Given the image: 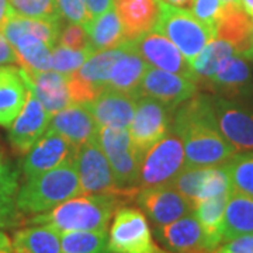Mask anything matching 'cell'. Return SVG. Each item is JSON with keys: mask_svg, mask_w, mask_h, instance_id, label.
I'll use <instances>...</instances> for the list:
<instances>
[{"mask_svg": "<svg viewBox=\"0 0 253 253\" xmlns=\"http://www.w3.org/2000/svg\"><path fill=\"white\" fill-rule=\"evenodd\" d=\"M174 111L152 97L141 96L136 100L135 114L128 129L132 144L142 156L170 132Z\"/></svg>", "mask_w": 253, "mask_h": 253, "instance_id": "9c48e42d", "label": "cell"}, {"mask_svg": "<svg viewBox=\"0 0 253 253\" xmlns=\"http://www.w3.org/2000/svg\"><path fill=\"white\" fill-rule=\"evenodd\" d=\"M11 242L16 253H62L61 234L46 225H30L17 229Z\"/></svg>", "mask_w": 253, "mask_h": 253, "instance_id": "83f0119b", "label": "cell"}, {"mask_svg": "<svg viewBox=\"0 0 253 253\" xmlns=\"http://www.w3.org/2000/svg\"><path fill=\"white\" fill-rule=\"evenodd\" d=\"M172 129L180 138L189 168L219 166L238 154L222 135L208 94L197 93L180 104L174 111Z\"/></svg>", "mask_w": 253, "mask_h": 253, "instance_id": "6da1fadb", "label": "cell"}, {"mask_svg": "<svg viewBox=\"0 0 253 253\" xmlns=\"http://www.w3.org/2000/svg\"><path fill=\"white\" fill-rule=\"evenodd\" d=\"M90 17H97L104 11L114 7V0H83Z\"/></svg>", "mask_w": 253, "mask_h": 253, "instance_id": "bcb514c9", "label": "cell"}, {"mask_svg": "<svg viewBox=\"0 0 253 253\" xmlns=\"http://www.w3.org/2000/svg\"><path fill=\"white\" fill-rule=\"evenodd\" d=\"M117 194H82L49 211L27 219L28 225H46L59 234L72 231H107L114 212L123 206Z\"/></svg>", "mask_w": 253, "mask_h": 253, "instance_id": "7a4b0ae2", "label": "cell"}, {"mask_svg": "<svg viewBox=\"0 0 253 253\" xmlns=\"http://www.w3.org/2000/svg\"><path fill=\"white\" fill-rule=\"evenodd\" d=\"M13 14L20 17L61 21V11L56 0H7Z\"/></svg>", "mask_w": 253, "mask_h": 253, "instance_id": "e575fe53", "label": "cell"}, {"mask_svg": "<svg viewBox=\"0 0 253 253\" xmlns=\"http://www.w3.org/2000/svg\"><path fill=\"white\" fill-rule=\"evenodd\" d=\"M106 156L109 159L118 189H139L138 179H139V169L144 156L136 151L134 144L110 151L106 154Z\"/></svg>", "mask_w": 253, "mask_h": 253, "instance_id": "f546056e", "label": "cell"}, {"mask_svg": "<svg viewBox=\"0 0 253 253\" xmlns=\"http://www.w3.org/2000/svg\"><path fill=\"white\" fill-rule=\"evenodd\" d=\"M83 194H117L124 199H135L139 189H118L109 159L99 141L81 145L73 159Z\"/></svg>", "mask_w": 253, "mask_h": 253, "instance_id": "5b68a950", "label": "cell"}, {"mask_svg": "<svg viewBox=\"0 0 253 253\" xmlns=\"http://www.w3.org/2000/svg\"><path fill=\"white\" fill-rule=\"evenodd\" d=\"M17 55V63L26 71H51V48L33 34H23L11 44Z\"/></svg>", "mask_w": 253, "mask_h": 253, "instance_id": "1f68e13d", "label": "cell"}, {"mask_svg": "<svg viewBox=\"0 0 253 253\" xmlns=\"http://www.w3.org/2000/svg\"><path fill=\"white\" fill-rule=\"evenodd\" d=\"M20 173L0 149V197L14 199L18 191Z\"/></svg>", "mask_w": 253, "mask_h": 253, "instance_id": "f35d334b", "label": "cell"}, {"mask_svg": "<svg viewBox=\"0 0 253 253\" xmlns=\"http://www.w3.org/2000/svg\"><path fill=\"white\" fill-rule=\"evenodd\" d=\"M228 194L196 203L193 214L196 215L204 235V245L208 252L214 253L224 241V215Z\"/></svg>", "mask_w": 253, "mask_h": 253, "instance_id": "d4e9b609", "label": "cell"}, {"mask_svg": "<svg viewBox=\"0 0 253 253\" xmlns=\"http://www.w3.org/2000/svg\"><path fill=\"white\" fill-rule=\"evenodd\" d=\"M252 44H253V30H252Z\"/></svg>", "mask_w": 253, "mask_h": 253, "instance_id": "db71d44e", "label": "cell"}, {"mask_svg": "<svg viewBox=\"0 0 253 253\" xmlns=\"http://www.w3.org/2000/svg\"><path fill=\"white\" fill-rule=\"evenodd\" d=\"M131 44L149 66L194 81L189 61L179 51V48L161 33L152 30L135 41H131Z\"/></svg>", "mask_w": 253, "mask_h": 253, "instance_id": "5bb4252c", "label": "cell"}, {"mask_svg": "<svg viewBox=\"0 0 253 253\" xmlns=\"http://www.w3.org/2000/svg\"><path fill=\"white\" fill-rule=\"evenodd\" d=\"M162 1H165V3H169V4H172V6L183 7V9L190 7V6H191V3H193V0H162Z\"/></svg>", "mask_w": 253, "mask_h": 253, "instance_id": "681fc988", "label": "cell"}, {"mask_svg": "<svg viewBox=\"0 0 253 253\" xmlns=\"http://www.w3.org/2000/svg\"><path fill=\"white\" fill-rule=\"evenodd\" d=\"M93 52V49L78 51L56 44L51 51V69L62 75H71L76 72Z\"/></svg>", "mask_w": 253, "mask_h": 253, "instance_id": "d590c367", "label": "cell"}, {"mask_svg": "<svg viewBox=\"0 0 253 253\" xmlns=\"http://www.w3.org/2000/svg\"><path fill=\"white\" fill-rule=\"evenodd\" d=\"M81 183L73 163L26 179L18 187L16 206L23 214H41L66 200L82 196Z\"/></svg>", "mask_w": 253, "mask_h": 253, "instance_id": "3957f363", "label": "cell"}, {"mask_svg": "<svg viewBox=\"0 0 253 253\" xmlns=\"http://www.w3.org/2000/svg\"><path fill=\"white\" fill-rule=\"evenodd\" d=\"M76 149L78 148L61 134L46 129L45 134L37 141L21 161V172L26 179H31L62 165L73 163Z\"/></svg>", "mask_w": 253, "mask_h": 253, "instance_id": "8fae6325", "label": "cell"}, {"mask_svg": "<svg viewBox=\"0 0 253 253\" xmlns=\"http://www.w3.org/2000/svg\"><path fill=\"white\" fill-rule=\"evenodd\" d=\"M214 253H253V234L239 235L224 241Z\"/></svg>", "mask_w": 253, "mask_h": 253, "instance_id": "ee69618b", "label": "cell"}, {"mask_svg": "<svg viewBox=\"0 0 253 253\" xmlns=\"http://www.w3.org/2000/svg\"><path fill=\"white\" fill-rule=\"evenodd\" d=\"M56 1L62 17L66 18L69 23L84 26L91 20L83 0H56Z\"/></svg>", "mask_w": 253, "mask_h": 253, "instance_id": "b9f144b4", "label": "cell"}, {"mask_svg": "<svg viewBox=\"0 0 253 253\" xmlns=\"http://www.w3.org/2000/svg\"><path fill=\"white\" fill-rule=\"evenodd\" d=\"M206 172H207V168H189V166H186L170 186H173L183 197H186L194 206L197 203L200 187H201V183L204 180Z\"/></svg>", "mask_w": 253, "mask_h": 253, "instance_id": "74e56055", "label": "cell"}, {"mask_svg": "<svg viewBox=\"0 0 253 253\" xmlns=\"http://www.w3.org/2000/svg\"><path fill=\"white\" fill-rule=\"evenodd\" d=\"M251 65H252V69H253V59H252V61H251Z\"/></svg>", "mask_w": 253, "mask_h": 253, "instance_id": "f5cc1de1", "label": "cell"}, {"mask_svg": "<svg viewBox=\"0 0 253 253\" xmlns=\"http://www.w3.org/2000/svg\"><path fill=\"white\" fill-rule=\"evenodd\" d=\"M135 200L141 211L154 222L155 226L168 225L193 212L194 208L173 186L139 189Z\"/></svg>", "mask_w": 253, "mask_h": 253, "instance_id": "7c38bea8", "label": "cell"}, {"mask_svg": "<svg viewBox=\"0 0 253 253\" xmlns=\"http://www.w3.org/2000/svg\"><path fill=\"white\" fill-rule=\"evenodd\" d=\"M224 7L225 3L222 0H193L190 11L204 24L215 28V24L221 17Z\"/></svg>", "mask_w": 253, "mask_h": 253, "instance_id": "ab89813d", "label": "cell"}, {"mask_svg": "<svg viewBox=\"0 0 253 253\" xmlns=\"http://www.w3.org/2000/svg\"><path fill=\"white\" fill-rule=\"evenodd\" d=\"M239 4L246 11V14L253 17V0H239Z\"/></svg>", "mask_w": 253, "mask_h": 253, "instance_id": "f907efd6", "label": "cell"}, {"mask_svg": "<svg viewBox=\"0 0 253 253\" xmlns=\"http://www.w3.org/2000/svg\"><path fill=\"white\" fill-rule=\"evenodd\" d=\"M199 84L191 79L149 66L139 87V97L146 96L176 110L184 101L196 96Z\"/></svg>", "mask_w": 253, "mask_h": 253, "instance_id": "4fadbf2b", "label": "cell"}, {"mask_svg": "<svg viewBox=\"0 0 253 253\" xmlns=\"http://www.w3.org/2000/svg\"><path fill=\"white\" fill-rule=\"evenodd\" d=\"M236 54L234 46L224 40L214 38L191 62V71L197 84H207V82L217 73L218 68L226 58Z\"/></svg>", "mask_w": 253, "mask_h": 253, "instance_id": "4dcf8cb0", "label": "cell"}, {"mask_svg": "<svg viewBox=\"0 0 253 253\" xmlns=\"http://www.w3.org/2000/svg\"><path fill=\"white\" fill-rule=\"evenodd\" d=\"M0 253H16L9 235L1 231H0Z\"/></svg>", "mask_w": 253, "mask_h": 253, "instance_id": "c3c4849f", "label": "cell"}, {"mask_svg": "<svg viewBox=\"0 0 253 253\" xmlns=\"http://www.w3.org/2000/svg\"><path fill=\"white\" fill-rule=\"evenodd\" d=\"M206 87L217 96L232 100L253 99V69L251 61L239 54L226 58Z\"/></svg>", "mask_w": 253, "mask_h": 253, "instance_id": "9a60e30c", "label": "cell"}, {"mask_svg": "<svg viewBox=\"0 0 253 253\" xmlns=\"http://www.w3.org/2000/svg\"><path fill=\"white\" fill-rule=\"evenodd\" d=\"M28 87L20 68L0 65V126L9 128L24 109Z\"/></svg>", "mask_w": 253, "mask_h": 253, "instance_id": "603a6c76", "label": "cell"}, {"mask_svg": "<svg viewBox=\"0 0 253 253\" xmlns=\"http://www.w3.org/2000/svg\"><path fill=\"white\" fill-rule=\"evenodd\" d=\"M17 63V55L6 37L0 33V65H11Z\"/></svg>", "mask_w": 253, "mask_h": 253, "instance_id": "f6af8a7d", "label": "cell"}, {"mask_svg": "<svg viewBox=\"0 0 253 253\" xmlns=\"http://www.w3.org/2000/svg\"><path fill=\"white\" fill-rule=\"evenodd\" d=\"M218 126L236 152L253 151V99L232 100L211 96Z\"/></svg>", "mask_w": 253, "mask_h": 253, "instance_id": "30bf717a", "label": "cell"}, {"mask_svg": "<svg viewBox=\"0 0 253 253\" xmlns=\"http://www.w3.org/2000/svg\"><path fill=\"white\" fill-rule=\"evenodd\" d=\"M253 20L239 4H226L215 24V38L224 40L234 46L236 54L253 59Z\"/></svg>", "mask_w": 253, "mask_h": 253, "instance_id": "44dd1931", "label": "cell"}, {"mask_svg": "<svg viewBox=\"0 0 253 253\" xmlns=\"http://www.w3.org/2000/svg\"><path fill=\"white\" fill-rule=\"evenodd\" d=\"M61 21H48V20H34L11 14L9 21L3 28V36L10 44H13L18 37L23 34H33L42 40L51 49L58 44L61 34Z\"/></svg>", "mask_w": 253, "mask_h": 253, "instance_id": "f1b7e54d", "label": "cell"}, {"mask_svg": "<svg viewBox=\"0 0 253 253\" xmlns=\"http://www.w3.org/2000/svg\"><path fill=\"white\" fill-rule=\"evenodd\" d=\"M159 1V16L155 31L161 33L179 48L184 58L191 62L215 38V28L200 21L190 10Z\"/></svg>", "mask_w": 253, "mask_h": 253, "instance_id": "277c9868", "label": "cell"}, {"mask_svg": "<svg viewBox=\"0 0 253 253\" xmlns=\"http://www.w3.org/2000/svg\"><path fill=\"white\" fill-rule=\"evenodd\" d=\"M154 232L170 253H211L206 249L203 229L193 212L168 225L155 226Z\"/></svg>", "mask_w": 253, "mask_h": 253, "instance_id": "ac0fdd59", "label": "cell"}, {"mask_svg": "<svg viewBox=\"0 0 253 253\" xmlns=\"http://www.w3.org/2000/svg\"><path fill=\"white\" fill-rule=\"evenodd\" d=\"M21 222L23 212L16 206V200L0 197V229L16 228Z\"/></svg>", "mask_w": 253, "mask_h": 253, "instance_id": "7bdbcfd3", "label": "cell"}, {"mask_svg": "<svg viewBox=\"0 0 253 253\" xmlns=\"http://www.w3.org/2000/svg\"><path fill=\"white\" fill-rule=\"evenodd\" d=\"M136 100L135 96L107 87L87 106L99 126L128 128L135 114Z\"/></svg>", "mask_w": 253, "mask_h": 253, "instance_id": "ffe728a7", "label": "cell"}, {"mask_svg": "<svg viewBox=\"0 0 253 253\" xmlns=\"http://www.w3.org/2000/svg\"><path fill=\"white\" fill-rule=\"evenodd\" d=\"M224 166L231 180V189L253 197V151L238 152Z\"/></svg>", "mask_w": 253, "mask_h": 253, "instance_id": "836d02e7", "label": "cell"}, {"mask_svg": "<svg viewBox=\"0 0 253 253\" xmlns=\"http://www.w3.org/2000/svg\"><path fill=\"white\" fill-rule=\"evenodd\" d=\"M226 4H239V0H222ZM241 6V4H239Z\"/></svg>", "mask_w": 253, "mask_h": 253, "instance_id": "816d5d0a", "label": "cell"}, {"mask_svg": "<svg viewBox=\"0 0 253 253\" xmlns=\"http://www.w3.org/2000/svg\"><path fill=\"white\" fill-rule=\"evenodd\" d=\"M126 42L152 31L159 16L158 0H114Z\"/></svg>", "mask_w": 253, "mask_h": 253, "instance_id": "7402d4cb", "label": "cell"}, {"mask_svg": "<svg viewBox=\"0 0 253 253\" xmlns=\"http://www.w3.org/2000/svg\"><path fill=\"white\" fill-rule=\"evenodd\" d=\"M58 41H59V45L71 48V49H78V51L91 49L90 40H89L86 28L84 26L76 24V23H71L63 28Z\"/></svg>", "mask_w": 253, "mask_h": 253, "instance_id": "60d3db41", "label": "cell"}, {"mask_svg": "<svg viewBox=\"0 0 253 253\" xmlns=\"http://www.w3.org/2000/svg\"><path fill=\"white\" fill-rule=\"evenodd\" d=\"M121 52L123 45L93 52L76 72L66 75V84L72 103L87 104L109 87L110 73Z\"/></svg>", "mask_w": 253, "mask_h": 253, "instance_id": "ba28073f", "label": "cell"}, {"mask_svg": "<svg viewBox=\"0 0 253 253\" xmlns=\"http://www.w3.org/2000/svg\"><path fill=\"white\" fill-rule=\"evenodd\" d=\"M51 117L52 116L46 111L41 101L28 89L24 109L9 126V142L11 148L18 154H27L48 129Z\"/></svg>", "mask_w": 253, "mask_h": 253, "instance_id": "2e32d148", "label": "cell"}, {"mask_svg": "<svg viewBox=\"0 0 253 253\" xmlns=\"http://www.w3.org/2000/svg\"><path fill=\"white\" fill-rule=\"evenodd\" d=\"M62 253H111L107 231H72L61 234Z\"/></svg>", "mask_w": 253, "mask_h": 253, "instance_id": "d6a6232c", "label": "cell"}, {"mask_svg": "<svg viewBox=\"0 0 253 253\" xmlns=\"http://www.w3.org/2000/svg\"><path fill=\"white\" fill-rule=\"evenodd\" d=\"M48 129L61 134L76 148L97 139L99 134V126L89 106L79 103H72L66 109L54 114L51 117Z\"/></svg>", "mask_w": 253, "mask_h": 253, "instance_id": "e0dca14e", "label": "cell"}, {"mask_svg": "<svg viewBox=\"0 0 253 253\" xmlns=\"http://www.w3.org/2000/svg\"><path fill=\"white\" fill-rule=\"evenodd\" d=\"M20 72L30 91L41 101L51 116L72 104L66 84V75L55 71L33 72L23 69L21 66Z\"/></svg>", "mask_w": 253, "mask_h": 253, "instance_id": "d6986e66", "label": "cell"}, {"mask_svg": "<svg viewBox=\"0 0 253 253\" xmlns=\"http://www.w3.org/2000/svg\"><path fill=\"white\" fill-rule=\"evenodd\" d=\"M252 20H253V17H252Z\"/></svg>", "mask_w": 253, "mask_h": 253, "instance_id": "11a10c76", "label": "cell"}, {"mask_svg": "<svg viewBox=\"0 0 253 253\" xmlns=\"http://www.w3.org/2000/svg\"><path fill=\"white\" fill-rule=\"evenodd\" d=\"M229 191H231V180H229V176H228L225 166L219 165V166L207 168L204 180H203L201 187H200L197 203L201 201V200L222 196V194H226Z\"/></svg>", "mask_w": 253, "mask_h": 253, "instance_id": "8d00e7d4", "label": "cell"}, {"mask_svg": "<svg viewBox=\"0 0 253 253\" xmlns=\"http://www.w3.org/2000/svg\"><path fill=\"white\" fill-rule=\"evenodd\" d=\"M149 65L138 54L131 42L123 45V52L110 73L109 87L135 96L139 99V87Z\"/></svg>", "mask_w": 253, "mask_h": 253, "instance_id": "cb8c5ba5", "label": "cell"}, {"mask_svg": "<svg viewBox=\"0 0 253 253\" xmlns=\"http://www.w3.org/2000/svg\"><path fill=\"white\" fill-rule=\"evenodd\" d=\"M84 28L87 31L91 49L94 52L114 49L126 42L116 7L91 18L87 24H84Z\"/></svg>", "mask_w": 253, "mask_h": 253, "instance_id": "484cf974", "label": "cell"}, {"mask_svg": "<svg viewBox=\"0 0 253 253\" xmlns=\"http://www.w3.org/2000/svg\"><path fill=\"white\" fill-rule=\"evenodd\" d=\"M109 248L111 253H170L155 242L148 218L141 210L123 206L113 215Z\"/></svg>", "mask_w": 253, "mask_h": 253, "instance_id": "8992f818", "label": "cell"}, {"mask_svg": "<svg viewBox=\"0 0 253 253\" xmlns=\"http://www.w3.org/2000/svg\"><path fill=\"white\" fill-rule=\"evenodd\" d=\"M184 168L186 155L180 138L174 132H169L145 154L139 169L138 187L170 186Z\"/></svg>", "mask_w": 253, "mask_h": 253, "instance_id": "52a82bcc", "label": "cell"}, {"mask_svg": "<svg viewBox=\"0 0 253 253\" xmlns=\"http://www.w3.org/2000/svg\"><path fill=\"white\" fill-rule=\"evenodd\" d=\"M13 11L10 9L9 1L7 0H0V33L3 34V28L6 26V23L11 17Z\"/></svg>", "mask_w": 253, "mask_h": 253, "instance_id": "7dc6e473", "label": "cell"}, {"mask_svg": "<svg viewBox=\"0 0 253 253\" xmlns=\"http://www.w3.org/2000/svg\"><path fill=\"white\" fill-rule=\"evenodd\" d=\"M248 234H253V197L231 189L224 215V241Z\"/></svg>", "mask_w": 253, "mask_h": 253, "instance_id": "4316f807", "label": "cell"}]
</instances>
